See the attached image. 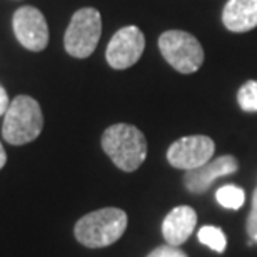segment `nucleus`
<instances>
[{"label": "nucleus", "instance_id": "obj_1", "mask_svg": "<svg viewBox=\"0 0 257 257\" xmlns=\"http://www.w3.org/2000/svg\"><path fill=\"white\" fill-rule=\"evenodd\" d=\"M127 229V214L122 209L105 207L85 214L77 220L74 234L82 245L90 249L107 247L117 242Z\"/></svg>", "mask_w": 257, "mask_h": 257}, {"label": "nucleus", "instance_id": "obj_2", "mask_svg": "<svg viewBox=\"0 0 257 257\" xmlns=\"http://www.w3.org/2000/svg\"><path fill=\"white\" fill-rule=\"evenodd\" d=\"M102 149L120 171L134 172L147 157L146 136L136 125L114 124L102 134Z\"/></svg>", "mask_w": 257, "mask_h": 257}, {"label": "nucleus", "instance_id": "obj_3", "mask_svg": "<svg viewBox=\"0 0 257 257\" xmlns=\"http://www.w3.org/2000/svg\"><path fill=\"white\" fill-rule=\"evenodd\" d=\"M44 128L40 104L29 95L15 97L4 115L2 136L12 146H24L35 141Z\"/></svg>", "mask_w": 257, "mask_h": 257}, {"label": "nucleus", "instance_id": "obj_4", "mask_svg": "<svg viewBox=\"0 0 257 257\" xmlns=\"http://www.w3.org/2000/svg\"><path fill=\"white\" fill-rule=\"evenodd\" d=\"M102 35V17L97 9L84 7L72 15L64 35L65 52L75 59H87L94 54Z\"/></svg>", "mask_w": 257, "mask_h": 257}, {"label": "nucleus", "instance_id": "obj_5", "mask_svg": "<svg viewBox=\"0 0 257 257\" xmlns=\"http://www.w3.org/2000/svg\"><path fill=\"white\" fill-rule=\"evenodd\" d=\"M159 50L174 70L194 74L204 64V49L192 34L184 30H167L159 37Z\"/></svg>", "mask_w": 257, "mask_h": 257}, {"label": "nucleus", "instance_id": "obj_6", "mask_svg": "<svg viewBox=\"0 0 257 257\" xmlns=\"http://www.w3.org/2000/svg\"><path fill=\"white\" fill-rule=\"evenodd\" d=\"M146 49L144 32L136 25H127L117 30L105 50V59L112 69L125 70L139 62Z\"/></svg>", "mask_w": 257, "mask_h": 257}, {"label": "nucleus", "instance_id": "obj_7", "mask_svg": "<svg viewBox=\"0 0 257 257\" xmlns=\"http://www.w3.org/2000/svg\"><path fill=\"white\" fill-rule=\"evenodd\" d=\"M215 144L207 136H187L179 139L169 147L167 161L172 167L182 171H192L210 159H214Z\"/></svg>", "mask_w": 257, "mask_h": 257}, {"label": "nucleus", "instance_id": "obj_8", "mask_svg": "<svg viewBox=\"0 0 257 257\" xmlns=\"http://www.w3.org/2000/svg\"><path fill=\"white\" fill-rule=\"evenodd\" d=\"M14 34L20 45L32 52H42L49 45V25L39 9L25 5L17 9L12 19Z\"/></svg>", "mask_w": 257, "mask_h": 257}, {"label": "nucleus", "instance_id": "obj_9", "mask_svg": "<svg viewBox=\"0 0 257 257\" xmlns=\"http://www.w3.org/2000/svg\"><path fill=\"white\" fill-rule=\"evenodd\" d=\"M237 169L239 161L234 156H220L217 159H210L204 166L192 169V171H186L184 186L189 192L202 194L212 186L214 181L237 172Z\"/></svg>", "mask_w": 257, "mask_h": 257}, {"label": "nucleus", "instance_id": "obj_10", "mask_svg": "<svg viewBox=\"0 0 257 257\" xmlns=\"http://www.w3.org/2000/svg\"><path fill=\"white\" fill-rule=\"evenodd\" d=\"M197 224V214L189 205H179L166 215L162 222V235L171 245H182L191 237Z\"/></svg>", "mask_w": 257, "mask_h": 257}, {"label": "nucleus", "instance_id": "obj_11", "mask_svg": "<svg viewBox=\"0 0 257 257\" xmlns=\"http://www.w3.org/2000/svg\"><path fill=\"white\" fill-rule=\"evenodd\" d=\"M224 27L235 34L257 27V0H227L222 10Z\"/></svg>", "mask_w": 257, "mask_h": 257}, {"label": "nucleus", "instance_id": "obj_12", "mask_svg": "<svg viewBox=\"0 0 257 257\" xmlns=\"http://www.w3.org/2000/svg\"><path fill=\"white\" fill-rule=\"evenodd\" d=\"M199 242L207 245L210 250L217 254H222L225 247H227V239H225V234L222 232L220 227H214V225H204V227L199 229Z\"/></svg>", "mask_w": 257, "mask_h": 257}, {"label": "nucleus", "instance_id": "obj_13", "mask_svg": "<svg viewBox=\"0 0 257 257\" xmlns=\"http://www.w3.org/2000/svg\"><path fill=\"white\" fill-rule=\"evenodd\" d=\"M215 200L225 209L237 210L245 202V192L240 187L232 186V184L230 186H222L215 192Z\"/></svg>", "mask_w": 257, "mask_h": 257}, {"label": "nucleus", "instance_id": "obj_14", "mask_svg": "<svg viewBox=\"0 0 257 257\" xmlns=\"http://www.w3.org/2000/svg\"><path fill=\"white\" fill-rule=\"evenodd\" d=\"M237 102L244 112H257V80H247L240 87Z\"/></svg>", "mask_w": 257, "mask_h": 257}, {"label": "nucleus", "instance_id": "obj_15", "mask_svg": "<svg viewBox=\"0 0 257 257\" xmlns=\"http://www.w3.org/2000/svg\"><path fill=\"white\" fill-rule=\"evenodd\" d=\"M245 229H247L249 240L257 244V189L252 194V207L247 215V222H245Z\"/></svg>", "mask_w": 257, "mask_h": 257}, {"label": "nucleus", "instance_id": "obj_16", "mask_svg": "<svg viewBox=\"0 0 257 257\" xmlns=\"http://www.w3.org/2000/svg\"><path fill=\"white\" fill-rule=\"evenodd\" d=\"M147 257H187V254L179 247H176V245L167 244V245H161V247L154 249Z\"/></svg>", "mask_w": 257, "mask_h": 257}, {"label": "nucleus", "instance_id": "obj_17", "mask_svg": "<svg viewBox=\"0 0 257 257\" xmlns=\"http://www.w3.org/2000/svg\"><path fill=\"white\" fill-rule=\"evenodd\" d=\"M9 105H10L9 94H7V90H5L2 85H0V115H5V112H7Z\"/></svg>", "mask_w": 257, "mask_h": 257}, {"label": "nucleus", "instance_id": "obj_18", "mask_svg": "<svg viewBox=\"0 0 257 257\" xmlns=\"http://www.w3.org/2000/svg\"><path fill=\"white\" fill-rule=\"evenodd\" d=\"M5 162H7V154H5L4 146H2V144H0V169H4Z\"/></svg>", "mask_w": 257, "mask_h": 257}]
</instances>
